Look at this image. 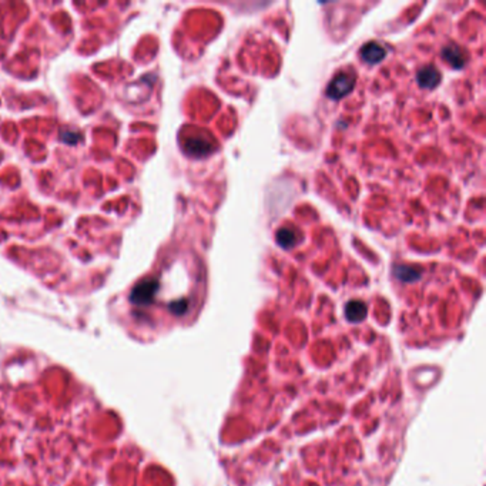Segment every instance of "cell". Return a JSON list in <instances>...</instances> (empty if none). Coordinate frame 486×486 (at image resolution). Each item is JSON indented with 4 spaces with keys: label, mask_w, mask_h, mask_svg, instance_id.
Masks as SVG:
<instances>
[{
    "label": "cell",
    "mask_w": 486,
    "mask_h": 486,
    "mask_svg": "<svg viewBox=\"0 0 486 486\" xmlns=\"http://www.w3.org/2000/svg\"><path fill=\"white\" fill-rule=\"evenodd\" d=\"M355 86L354 77L348 76L345 73H341L338 76L332 79V82L329 83L327 89V96L332 100H340L345 97L347 94H350L352 89Z\"/></svg>",
    "instance_id": "6da1fadb"
},
{
    "label": "cell",
    "mask_w": 486,
    "mask_h": 486,
    "mask_svg": "<svg viewBox=\"0 0 486 486\" xmlns=\"http://www.w3.org/2000/svg\"><path fill=\"white\" fill-rule=\"evenodd\" d=\"M157 289H159V282L156 280H153V278L152 280H145V281L140 282L136 288L133 289L130 300L134 304L138 305L150 304L154 295H156V292H157Z\"/></svg>",
    "instance_id": "7a4b0ae2"
},
{
    "label": "cell",
    "mask_w": 486,
    "mask_h": 486,
    "mask_svg": "<svg viewBox=\"0 0 486 486\" xmlns=\"http://www.w3.org/2000/svg\"><path fill=\"white\" fill-rule=\"evenodd\" d=\"M417 80L422 89H433L439 84L441 73L433 66H426V67L419 70L418 74H417Z\"/></svg>",
    "instance_id": "3957f363"
},
{
    "label": "cell",
    "mask_w": 486,
    "mask_h": 486,
    "mask_svg": "<svg viewBox=\"0 0 486 486\" xmlns=\"http://www.w3.org/2000/svg\"><path fill=\"white\" fill-rule=\"evenodd\" d=\"M385 49L378 43H368L361 49V57L362 60L369 63V64H375V63H380L384 57H385Z\"/></svg>",
    "instance_id": "277c9868"
},
{
    "label": "cell",
    "mask_w": 486,
    "mask_h": 486,
    "mask_svg": "<svg viewBox=\"0 0 486 486\" xmlns=\"http://www.w3.org/2000/svg\"><path fill=\"white\" fill-rule=\"evenodd\" d=\"M443 59L448 61L454 68H462L465 66V54L464 50L456 45H449L442 50Z\"/></svg>",
    "instance_id": "5b68a950"
},
{
    "label": "cell",
    "mask_w": 486,
    "mask_h": 486,
    "mask_svg": "<svg viewBox=\"0 0 486 486\" xmlns=\"http://www.w3.org/2000/svg\"><path fill=\"white\" fill-rule=\"evenodd\" d=\"M394 274L396 278H399L403 282H412L419 278V270L415 267L409 266H396L394 268Z\"/></svg>",
    "instance_id": "8992f818"
},
{
    "label": "cell",
    "mask_w": 486,
    "mask_h": 486,
    "mask_svg": "<svg viewBox=\"0 0 486 486\" xmlns=\"http://www.w3.org/2000/svg\"><path fill=\"white\" fill-rule=\"evenodd\" d=\"M365 314H366V308L359 301H352L347 305V317L351 321H359V319L364 318Z\"/></svg>",
    "instance_id": "52a82bcc"
},
{
    "label": "cell",
    "mask_w": 486,
    "mask_h": 486,
    "mask_svg": "<svg viewBox=\"0 0 486 486\" xmlns=\"http://www.w3.org/2000/svg\"><path fill=\"white\" fill-rule=\"evenodd\" d=\"M277 243L281 245L282 248H291L295 245V234L294 231L287 230V228H282L277 233Z\"/></svg>",
    "instance_id": "ba28073f"
}]
</instances>
